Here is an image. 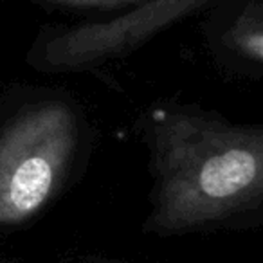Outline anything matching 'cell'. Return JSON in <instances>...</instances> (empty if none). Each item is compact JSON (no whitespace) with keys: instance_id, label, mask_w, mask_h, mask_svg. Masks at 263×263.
Masks as SVG:
<instances>
[{"instance_id":"1","label":"cell","mask_w":263,"mask_h":263,"mask_svg":"<svg viewBox=\"0 0 263 263\" xmlns=\"http://www.w3.org/2000/svg\"><path fill=\"white\" fill-rule=\"evenodd\" d=\"M152 211L144 229L161 238L252 227L263 215V126L233 123L195 105L148 114Z\"/></svg>"},{"instance_id":"2","label":"cell","mask_w":263,"mask_h":263,"mask_svg":"<svg viewBox=\"0 0 263 263\" xmlns=\"http://www.w3.org/2000/svg\"><path fill=\"white\" fill-rule=\"evenodd\" d=\"M88 123L76 101L34 92L0 116V234L29 223L76 179Z\"/></svg>"},{"instance_id":"3","label":"cell","mask_w":263,"mask_h":263,"mask_svg":"<svg viewBox=\"0 0 263 263\" xmlns=\"http://www.w3.org/2000/svg\"><path fill=\"white\" fill-rule=\"evenodd\" d=\"M211 0H144L128 15L52 34L31 56V65L49 72L90 69L134 51L154 34L191 15Z\"/></svg>"},{"instance_id":"4","label":"cell","mask_w":263,"mask_h":263,"mask_svg":"<svg viewBox=\"0 0 263 263\" xmlns=\"http://www.w3.org/2000/svg\"><path fill=\"white\" fill-rule=\"evenodd\" d=\"M223 44L236 56L254 65L263 62V24L259 9L247 11L227 31Z\"/></svg>"},{"instance_id":"5","label":"cell","mask_w":263,"mask_h":263,"mask_svg":"<svg viewBox=\"0 0 263 263\" xmlns=\"http://www.w3.org/2000/svg\"><path fill=\"white\" fill-rule=\"evenodd\" d=\"M52 4L69 6V8H123L128 4H141L144 0H49Z\"/></svg>"}]
</instances>
